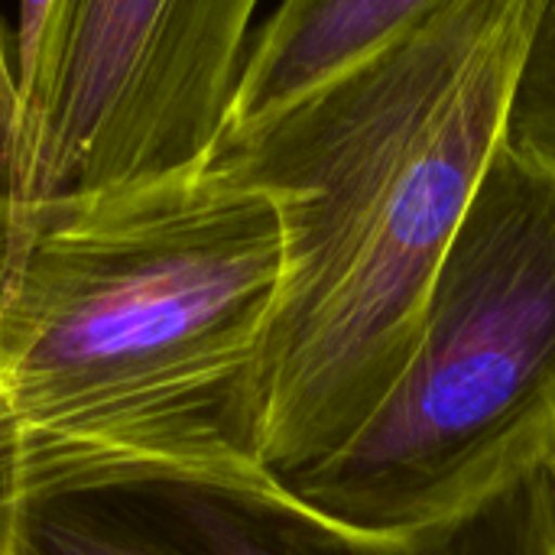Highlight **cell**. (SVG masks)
<instances>
[{
	"instance_id": "obj_9",
	"label": "cell",
	"mask_w": 555,
	"mask_h": 555,
	"mask_svg": "<svg viewBox=\"0 0 555 555\" xmlns=\"http://www.w3.org/2000/svg\"><path fill=\"white\" fill-rule=\"evenodd\" d=\"M540 468H543V478H546V491H550V507H553V524H555V436L550 439L543 459H540Z\"/></svg>"
},
{
	"instance_id": "obj_4",
	"label": "cell",
	"mask_w": 555,
	"mask_h": 555,
	"mask_svg": "<svg viewBox=\"0 0 555 555\" xmlns=\"http://www.w3.org/2000/svg\"><path fill=\"white\" fill-rule=\"evenodd\" d=\"M263 0H52L0 137L16 202L215 159Z\"/></svg>"
},
{
	"instance_id": "obj_8",
	"label": "cell",
	"mask_w": 555,
	"mask_h": 555,
	"mask_svg": "<svg viewBox=\"0 0 555 555\" xmlns=\"http://www.w3.org/2000/svg\"><path fill=\"white\" fill-rule=\"evenodd\" d=\"M52 10V0H20V26H16V75L13 81H26L39 52V39L46 29V16Z\"/></svg>"
},
{
	"instance_id": "obj_1",
	"label": "cell",
	"mask_w": 555,
	"mask_h": 555,
	"mask_svg": "<svg viewBox=\"0 0 555 555\" xmlns=\"http://www.w3.org/2000/svg\"><path fill=\"white\" fill-rule=\"evenodd\" d=\"M276 198L221 159L16 202L0 189V504L114 465L267 468Z\"/></svg>"
},
{
	"instance_id": "obj_3",
	"label": "cell",
	"mask_w": 555,
	"mask_h": 555,
	"mask_svg": "<svg viewBox=\"0 0 555 555\" xmlns=\"http://www.w3.org/2000/svg\"><path fill=\"white\" fill-rule=\"evenodd\" d=\"M553 436L555 159L507 137L390 390L332 455L276 478L341 524L406 533L537 468Z\"/></svg>"
},
{
	"instance_id": "obj_6",
	"label": "cell",
	"mask_w": 555,
	"mask_h": 555,
	"mask_svg": "<svg viewBox=\"0 0 555 555\" xmlns=\"http://www.w3.org/2000/svg\"><path fill=\"white\" fill-rule=\"evenodd\" d=\"M449 0H280L254 29L228 130L254 124L420 26Z\"/></svg>"
},
{
	"instance_id": "obj_2",
	"label": "cell",
	"mask_w": 555,
	"mask_h": 555,
	"mask_svg": "<svg viewBox=\"0 0 555 555\" xmlns=\"http://www.w3.org/2000/svg\"><path fill=\"white\" fill-rule=\"evenodd\" d=\"M546 0H449L215 159L267 189L283 276L260 351L273 475L332 455L397 380L436 270L507 140Z\"/></svg>"
},
{
	"instance_id": "obj_5",
	"label": "cell",
	"mask_w": 555,
	"mask_h": 555,
	"mask_svg": "<svg viewBox=\"0 0 555 555\" xmlns=\"http://www.w3.org/2000/svg\"><path fill=\"white\" fill-rule=\"evenodd\" d=\"M0 555H555L530 481L406 533L341 524L270 468L114 465L0 504Z\"/></svg>"
},
{
	"instance_id": "obj_7",
	"label": "cell",
	"mask_w": 555,
	"mask_h": 555,
	"mask_svg": "<svg viewBox=\"0 0 555 555\" xmlns=\"http://www.w3.org/2000/svg\"><path fill=\"white\" fill-rule=\"evenodd\" d=\"M507 137L555 159V0H546L530 36L511 101Z\"/></svg>"
}]
</instances>
